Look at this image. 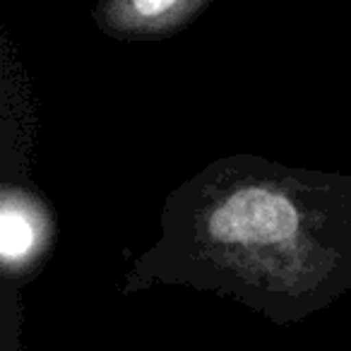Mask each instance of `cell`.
Instances as JSON below:
<instances>
[{"mask_svg":"<svg viewBox=\"0 0 351 351\" xmlns=\"http://www.w3.org/2000/svg\"><path fill=\"white\" fill-rule=\"evenodd\" d=\"M44 221L39 207L25 197L5 195L0 212V255L8 269H20L39 255Z\"/></svg>","mask_w":351,"mask_h":351,"instance_id":"obj_3","label":"cell"},{"mask_svg":"<svg viewBox=\"0 0 351 351\" xmlns=\"http://www.w3.org/2000/svg\"><path fill=\"white\" fill-rule=\"evenodd\" d=\"M215 0H97L92 20L111 39L154 41L186 29Z\"/></svg>","mask_w":351,"mask_h":351,"instance_id":"obj_2","label":"cell"},{"mask_svg":"<svg viewBox=\"0 0 351 351\" xmlns=\"http://www.w3.org/2000/svg\"><path fill=\"white\" fill-rule=\"evenodd\" d=\"M152 277L296 317L351 287V181L217 164L171 197Z\"/></svg>","mask_w":351,"mask_h":351,"instance_id":"obj_1","label":"cell"}]
</instances>
